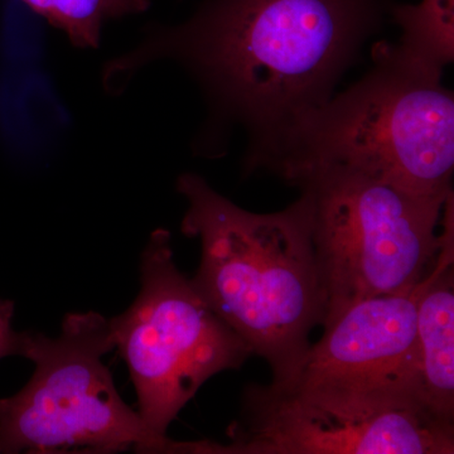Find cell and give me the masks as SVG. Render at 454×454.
<instances>
[{
  "label": "cell",
  "mask_w": 454,
  "mask_h": 454,
  "mask_svg": "<svg viewBox=\"0 0 454 454\" xmlns=\"http://www.w3.org/2000/svg\"><path fill=\"white\" fill-rule=\"evenodd\" d=\"M50 25L64 31L73 44L94 49L109 17L106 0H20Z\"/></svg>",
  "instance_id": "obj_11"
},
{
  "label": "cell",
  "mask_w": 454,
  "mask_h": 454,
  "mask_svg": "<svg viewBox=\"0 0 454 454\" xmlns=\"http://www.w3.org/2000/svg\"><path fill=\"white\" fill-rule=\"evenodd\" d=\"M391 0H208L184 25L119 57L106 83L140 66H184L220 119L247 134L244 168L269 170L301 122L336 95Z\"/></svg>",
  "instance_id": "obj_1"
},
{
  "label": "cell",
  "mask_w": 454,
  "mask_h": 454,
  "mask_svg": "<svg viewBox=\"0 0 454 454\" xmlns=\"http://www.w3.org/2000/svg\"><path fill=\"white\" fill-rule=\"evenodd\" d=\"M442 243L424 278L418 301L417 342L423 402L447 422L454 420V197L444 205Z\"/></svg>",
  "instance_id": "obj_9"
},
{
  "label": "cell",
  "mask_w": 454,
  "mask_h": 454,
  "mask_svg": "<svg viewBox=\"0 0 454 454\" xmlns=\"http://www.w3.org/2000/svg\"><path fill=\"white\" fill-rule=\"evenodd\" d=\"M372 67L301 122L269 172L292 184L316 167H351L424 199L447 201L454 95L442 74L378 42Z\"/></svg>",
  "instance_id": "obj_3"
},
{
  "label": "cell",
  "mask_w": 454,
  "mask_h": 454,
  "mask_svg": "<svg viewBox=\"0 0 454 454\" xmlns=\"http://www.w3.org/2000/svg\"><path fill=\"white\" fill-rule=\"evenodd\" d=\"M177 191L188 202L181 231L201 243L196 292L267 361L273 380H289L325 316L309 197L255 214L193 173L178 178Z\"/></svg>",
  "instance_id": "obj_2"
},
{
  "label": "cell",
  "mask_w": 454,
  "mask_h": 454,
  "mask_svg": "<svg viewBox=\"0 0 454 454\" xmlns=\"http://www.w3.org/2000/svg\"><path fill=\"white\" fill-rule=\"evenodd\" d=\"M291 184L310 203L324 327L356 301L413 288L432 268L446 201L337 164L307 170Z\"/></svg>",
  "instance_id": "obj_4"
},
{
  "label": "cell",
  "mask_w": 454,
  "mask_h": 454,
  "mask_svg": "<svg viewBox=\"0 0 454 454\" xmlns=\"http://www.w3.org/2000/svg\"><path fill=\"white\" fill-rule=\"evenodd\" d=\"M109 322L136 387L140 417L163 439L208 379L240 369L253 355L176 267L164 229L155 230L146 244L138 297Z\"/></svg>",
  "instance_id": "obj_6"
},
{
  "label": "cell",
  "mask_w": 454,
  "mask_h": 454,
  "mask_svg": "<svg viewBox=\"0 0 454 454\" xmlns=\"http://www.w3.org/2000/svg\"><path fill=\"white\" fill-rule=\"evenodd\" d=\"M115 348L109 319L68 313L55 339L22 333L35 365L20 393L0 399V453H175L119 395L103 357Z\"/></svg>",
  "instance_id": "obj_5"
},
{
  "label": "cell",
  "mask_w": 454,
  "mask_h": 454,
  "mask_svg": "<svg viewBox=\"0 0 454 454\" xmlns=\"http://www.w3.org/2000/svg\"><path fill=\"white\" fill-rule=\"evenodd\" d=\"M109 17L139 13L148 7L149 0H106Z\"/></svg>",
  "instance_id": "obj_13"
},
{
  "label": "cell",
  "mask_w": 454,
  "mask_h": 454,
  "mask_svg": "<svg viewBox=\"0 0 454 454\" xmlns=\"http://www.w3.org/2000/svg\"><path fill=\"white\" fill-rule=\"evenodd\" d=\"M424 278L408 291L367 298L343 310L325 325L321 340L310 345L300 369L286 381L352 393L396 394L426 405L417 342Z\"/></svg>",
  "instance_id": "obj_8"
},
{
  "label": "cell",
  "mask_w": 454,
  "mask_h": 454,
  "mask_svg": "<svg viewBox=\"0 0 454 454\" xmlns=\"http://www.w3.org/2000/svg\"><path fill=\"white\" fill-rule=\"evenodd\" d=\"M14 303L0 300V360L22 354V333L13 330Z\"/></svg>",
  "instance_id": "obj_12"
},
{
  "label": "cell",
  "mask_w": 454,
  "mask_h": 454,
  "mask_svg": "<svg viewBox=\"0 0 454 454\" xmlns=\"http://www.w3.org/2000/svg\"><path fill=\"white\" fill-rule=\"evenodd\" d=\"M227 444L195 454H453L454 426L414 397L292 381L244 391Z\"/></svg>",
  "instance_id": "obj_7"
},
{
  "label": "cell",
  "mask_w": 454,
  "mask_h": 454,
  "mask_svg": "<svg viewBox=\"0 0 454 454\" xmlns=\"http://www.w3.org/2000/svg\"><path fill=\"white\" fill-rule=\"evenodd\" d=\"M390 18L402 29L397 49L435 73L454 59V0H422L395 4Z\"/></svg>",
  "instance_id": "obj_10"
}]
</instances>
